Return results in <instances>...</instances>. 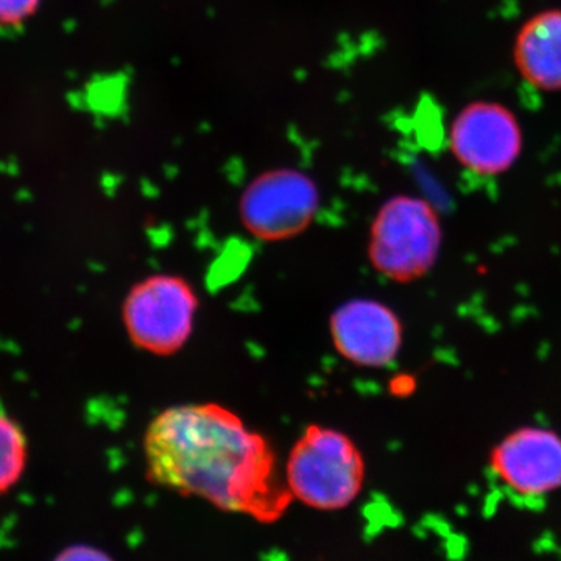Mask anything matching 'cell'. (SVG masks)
<instances>
[{
  "instance_id": "30bf717a",
  "label": "cell",
  "mask_w": 561,
  "mask_h": 561,
  "mask_svg": "<svg viewBox=\"0 0 561 561\" xmlns=\"http://www.w3.org/2000/svg\"><path fill=\"white\" fill-rule=\"evenodd\" d=\"M27 467V440L21 427L0 413V494L21 481Z\"/></svg>"
},
{
  "instance_id": "8992f818",
  "label": "cell",
  "mask_w": 561,
  "mask_h": 561,
  "mask_svg": "<svg viewBox=\"0 0 561 561\" xmlns=\"http://www.w3.org/2000/svg\"><path fill=\"white\" fill-rule=\"evenodd\" d=\"M320 209V191L308 173L279 168L250 181L239 201V217L253 238L286 241L311 227Z\"/></svg>"
},
{
  "instance_id": "277c9868",
  "label": "cell",
  "mask_w": 561,
  "mask_h": 561,
  "mask_svg": "<svg viewBox=\"0 0 561 561\" xmlns=\"http://www.w3.org/2000/svg\"><path fill=\"white\" fill-rule=\"evenodd\" d=\"M197 311V294L186 279L153 275L128 291L122 317L135 346L154 356H172L190 341Z\"/></svg>"
},
{
  "instance_id": "7c38bea8",
  "label": "cell",
  "mask_w": 561,
  "mask_h": 561,
  "mask_svg": "<svg viewBox=\"0 0 561 561\" xmlns=\"http://www.w3.org/2000/svg\"><path fill=\"white\" fill-rule=\"evenodd\" d=\"M54 561H114L108 553L87 545H76L58 553Z\"/></svg>"
},
{
  "instance_id": "8fae6325",
  "label": "cell",
  "mask_w": 561,
  "mask_h": 561,
  "mask_svg": "<svg viewBox=\"0 0 561 561\" xmlns=\"http://www.w3.org/2000/svg\"><path fill=\"white\" fill-rule=\"evenodd\" d=\"M38 0H0V24H16L35 11Z\"/></svg>"
},
{
  "instance_id": "52a82bcc",
  "label": "cell",
  "mask_w": 561,
  "mask_h": 561,
  "mask_svg": "<svg viewBox=\"0 0 561 561\" xmlns=\"http://www.w3.org/2000/svg\"><path fill=\"white\" fill-rule=\"evenodd\" d=\"M490 467L505 489L542 497L561 489V435L545 426L508 432L490 454Z\"/></svg>"
},
{
  "instance_id": "3957f363",
  "label": "cell",
  "mask_w": 561,
  "mask_h": 561,
  "mask_svg": "<svg viewBox=\"0 0 561 561\" xmlns=\"http://www.w3.org/2000/svg\"><path fill=\"white\" fill-rule=\"evenodd\" d=\"M443 228L437 209L415 195H394L376 213L368 239V260L379 275L408 284L437 264Z\"/></svg>"
},
{
  "instance_id": "7a4b0ae2",
  "label": "cell",
  "mask_w": 561,
  "mask_h": 561,
  "mask_svg": "<svg viewBox=\"0 0 561 561\" xmlns=\"http://www.w3.org/2000/svg\"><path fill=\"white\" fill-rule=\"evenodd\" d=\"M284 479L301 504L320 512L343 511L364 489L365 461L348 435L311 424L291 446Z\"/></svg>"
},
{
  "instance_id": "ba28073f",
  "label": "cell",
  "mask_w": 561,
  "mask_h": 561,
  "mask_svg": "<svg viewBox=\"0 0 561 561\" xmlns=\"http://www.w3.org/2000/svg\"><path fill=\"white\" fill-rule=\"evenodd\" d=\"M330 331L337 353L359 367H387L402 346L400 317L381 301L345 302L332 313Z\"/></svg>"
},
{
  "instance_id": "6da1fadb",
  "label": "cell",
  "mask_w": 561,
  "mask_h": 561,
  "mask_svg": "<svg viewBox=\"0 0 561 561\" xmlns=\"http://www.w3.org/2000/svg\"><path fill=\"white\" fill-rule=\"evenodd\" d=\"M144 459L154 485L257 523L278 522L294 501L267 438L213 402L158 413L144 435Z\"/></svg>"
},
{
  "instance_id": "9c48e42d",
  "label": "cell",
  "mask_w": 561,
  "mask_h": 561,
  "mask_svg": "<svg viewBox=\"0 0 561 561\" xmlns=\"http://www.w3.org/2000/svg\"><path fill=\"white\" fill-rule=\"evenodd\" d=\"M512 62L527 87L546 94L561 92V9L535 11L519 25Z\"/></svg>"
},
{
  "instance_id": "5b68a950",
  "label": "cell",
  "mask_w": 561,
  "mask_h": 561,
  "mask_svg": "<svg viewBox=\"0 0 561 561\" xmlns=\"http://www.w3.org/2000/svg\"><path fill=\"white\" fill-rule=\"evenodd\" d=\"M524 144L522 121L500 101L468 102L449 124V153L465 172L479 179H497L511 172L522 160Z\"/></svg>"
}]
</instances>
